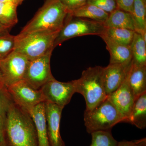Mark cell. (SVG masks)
<instances>
[{
	"label": "cell",
	"mask_w": 146,
	"mask_h": 146,
	"mask_svg": "<svg viewBox=\"0 0 146 146\" xmlns=\"http://www.w3.org/2000/svg\"><path fill=\"white\" fill-rule=\"evenodd\" d=\"M15 35L9 33L0 35V59L7 56L14 51Z\"/></svg>",
	"instance_id": "cell-26"
},
{
	"label": "cell",
	"mask_w": 146,
	"mask_h": 146,
	"mask_svg": "<svg viewBox=\"0 0 146 146\" xmlns=\"http://www.w3.org/2000/svg\"><path fill=\"white\" fill-rule=\"evenodd\" d=\"M69 13L59 0H46L18 35L41 31L59 32Z\"/></svg>",
	"instance_id": "cell-2"
},
{
	"label": "cell",
	"mask_w": 146,
	"mask_h": 146,
	"mask_svg": "<svg viewBox=\"0 0 146 146\" xmlns=\"http://www.w3.org/2000/svg\"><path fill=\"white\" fill-rule=\"evenodd\" d=\"M104 25L106 28L127 29L135 31L132 14L119 8L110 13Z\"/></svg>",
	"instance_id": "cell-17"
},
{
	"label": "cell",
	"mask_w": 146,
	"mask_h": 146,
	"mask_svg": "<svg viewBox=\"0 0 146 146\" xmlns=\"http://www.w3.org/2000/svg\"><path fill=\"white\" fill-rule=\"evenodd\" d=\"M136 31L131 30L115 28H106V36L120 44L131 46Z\"/></svg>",
	"instance_id": "cell-22"
},
{
	"label": "cell",
	"mask_w": 146,
	"mask_h": 146,
	"mask_svg": "<svg viewBox=\"0 0 146 146\" xmlns=\"http://www.w3.org/2000/svg\"><path fill=\"white\" fill-rule=\"evenodd\" d=\"M59 32H35L15 35L14 51L25 56L29 60L41 57L54 48V42Z\"/></svg>",
	"instance_id": "cell-4"
},
{
	"label": "cell",
	"mask_w": 146,
	"mask_h": 146,
	"mask_svg": "<svg viewBox=\"0 0 146 146\" xmlns=\"http://www.w3.org/2000/svg\"><path fill=\"white\" fill-rule=\"evenodd\" d=\"M131 47L132 64L136 66H146L145 38L142 35L136 32Z\"/></svg>",
	"instance_id": "cell-20"
},
{
	"label": "cell",
	"mask_w": 146,
	"mask_h": 146,
	"mask_svg": "<svg viewBox=\"0 0 146 146\" xmlns=\"http://www.w3.org/2000/svg\"><path fill=\"white\" fill-rule=\"evenodd\" d=\"M100 36L106 44V48L110 54L109 64L128 63L132 61L131 46L118 44L104 35Z\"/></svg>",
	"instance_id": "cell-15"
},
{
	"label": "cell",
	"mask_w": 146,
	"mask_h": 146,
	"mask_svg": "<svg viewBox=\"0 0 146 146\" xmlns=\"http://www.w3.org/2000/svg\"><path fill=\"white\" fill-rule=\"evenodd\" d=\"M10 28L3 25L0 23V35L4 34V33H8L9 30Z\"/></svg>",
	"instance_id": "cell-32"
},
{
	"label": "cell",
	"mask_w": 146,
	"mask_h": 146,
	"mask_svg": "<svg viewBox=\"0 0 146 146\" xmlns=\"http://www.w3.org/2000/svg\"><path fill=\"white\" fill-rule=\"evenodd\" d=\"M90 146H117L118 142L113 137L111 130L100 131L91 133Z\"/></svg>",
	"instance_id": "cell-25"
},
{
	"label": "cell",
	"mask_w": 146,
	"mask_h": 146,
	"mask_svg": "<svg viewBox=\"0 0 146 146\" xmlns=\"http://www.w3.org/2000/svg\"><path fill=\"white\" fill-rule=\"evenodd\" d=\"M5 86L3 80L2 75L0 71V89L5 88Z\"/></svg>",
	"instance_id": "cell-33"
},
{
	"label": "cell",
	"mask_w": 146,
	"mask_h": 146,
	"mask_svg": "<svg viewBox=\"0 0 146 146\" xmlns=\"http://www.w3.org/2000/svg\"><path fill=\"white\" fill-rule=\"evenodd\" d=\"M18 6L11 3H0V23L11 28L18 23Z\"/></svg>",
	"instance_id": "cell-24"
},
{
	"label": "cell",
	"mask_w": 146,
	"mask_h": 146,
	"mask_svg": "<svg viewBox=\"0 0 146 146\" xmlns=\"http://www.w3.org/2000/svg\"><path fill=\"white\" fill-rule=\"evenodd\" d=\"M104 24L86 18L74 17L68 14L63 27L58 33L54 48L68 39L86 35L100 36L104 33Z\"/></svg>",
	"instance_id": "cell-6"
},
{
	"label": "cell",
	"mask_w": 146,
	"mask_h": 146,
	"mask_svg": "<svg viewBox=\"0 0 146 146\" xmlns=\"http://www.w3.org/2000/svg\"><path fill=\"white\" fill-rule=\"evenodd\" d=\"M39 90L45 102L54 104L63 108L70 102L76 93L74 80L63 82L55 78L48 82Z\"/></svg>",
	"instance_id": "cell-9"
},
{
	"label": "cell",
	"mask_w": 146,
	"mask_h": 146,
	"mask_svg": "<svg viewBox=\"0 0 146 146\" xmlns=\"http://www.w3.org/2000/svg\"><path fill=\"white\" fill-rule=\"evenodd\" d=\"M3 146H38L37 133L31 117L13 100L7 112Z\"/></svg>",
	"instance_id": "cell-1"
},
{
	"label": "cell",
	"mask_w": 146,
	"mask_h": 146,
	"mask_svg": "<svg viewBox=\"0 0 146 146\" xmlns=\"http://www.w3.org/2000/svg\"><path fill=\"white\" fill-rule=\"evenodd\" d=\"M104 67H89L81 77L74 80L76 93L81 94L86 102L85 111H90L107 98L103 79Z\"/></svg>",
	"instance_id": "cell-3"
},
{
	"label": "cell",
	"mask_w": 146,
	"mask_h": 146,
	"mask_svg": "<svg viewBox=\"0 0 146 146\" xmlns=\"http://www.w3.org/2000/svg\"><path fill=\"white\" fill-rule=\"evenodd\" d=\"M34 122L38 146H50L47 133V127L44 102L36 105L27 110Z\"/></svg>",
	"instance_id": "cell-14"
},
{
	"label": "cell",
	"mask_w": 146,
	"mask_h": 146,
	"mask_svg": "<svg viewBox=\"0 0 146 146\" xmlns=\"http://www.w3.org/2000/svg\"><path fill=\"white\" fill-rule=\"evenodd\" d=\"M128 80L136 100L146 92V66H136L132 63Z\"/></svg>",
	"instance_id": "cell-16"
},
{
	"label": "cell",
	"mask_w": 146,
	"mask_h": 146,
	"mask_svg": "<svg viewBox=\"0 0 146 146\" xmlns=\"http://www.w3.org/2000/svg\"><path fill=\"white\" fill-rule=\"evenodd\" d=\"M127 123L140 129L146 127V92L135 100Z\"/></svg>",
	"instance_id": "cell-18"
},
{
	"label": "cell",
	"mask_w": 146,
	"mask_h": 146,
	"mask_svg": "<svg viewBox=\"0 0 146 146\" xmlns=\"http://www.w3.org/2000/svg\"><path fill=\"white\" fill-rule=\"evenodd\" d=\"M84 125L87 132L111 130L119 123L124 122V119L108 98L90 111H84Z\"/></svg>",
	"instance_id": "cell-5"
},
{
	"label": "cell",
	"mask_w": 146,
	"mask_h": 146,
	"mask_svg": "<svg viewBox=\"0 0 146 146\" xmlns=\"http://www.w3.org/2000/svg\"><path fill=\"white\" fill-rule=\"evenodd\" d=\"M117 146H146V138L131 141H123L118 142Z\"/></svg>",
	"instance_id": "cell-30"
},
{
	"label": "cell",
	"mask_w": 146,
	"mask_h": 146,
	"mask_svg": "<svg viewBox=\"0 0 146 146\" xmlns=\"http://www.w3.org/2000/svg\"><path fill=\"white\" fill-rule=\"evenodd\" d=\"M87 3L96 6L109 14L118 9L116 0H87Z\"/></svg>",
	"instance_id": "cell-27"
},
{
	"label": "cell",
	"mask_w": 146,
	"mask_h": 146,
	"mask_svg": "<svg viewBox=\"0 0 146 146\" xmlns=\"http://www.w3.org/2000/svg\"><path fill=\"white\" fill-rule=\"evenodd\" d=\"M47 133L50 146H66L60 133V122L62 108L44 102Z\"/></svg>",
	"instance_id": "cell-12"
},
{
	"label": "cell",
	"mask_w": 146,
	"mask_h": 146,
	"mask_svg": "<svg viewBox=\"0 0 146 146\" xmlns=\"http://www.w3.org/2000/svg\"><path fill=\"white\" fill-rule=\"evenodd\" d=\"M135 0H116L118 8L129 13H132Z\"/></svg>",
	"instance_id": "cell-29"
},
{
	"label": "cell",
	"mask_w": 146,
	"mask_h": 146,
	"mask_svg": "<svg viewBox=\"0 0 146 146\" xmlns=\"http://www.w3.org/2000/svg\"><path fill=\"white\" fill-rule=\"evenodd\" d=\"M25 0H0V3H11L18 6L20 5Z\"/></svg>",
	"instance_id": "cell-31"
},
{
	"label": "cell",
	"mask_w": 146,
	"mask_h": 146,
	"mask_svg": "<svg viewBox=\"0 0 146 146\" xmlns=\"http://www.w3.org/2000/svg\"><path fill=\"white\" fill-rule=\"evenodd\" d=\"M7 89L13 101L26 111L45 102L40 90L34 89L24 80L7 87Z\"/></svg>",
	"instance_id": "cell-10"
},
{
	"label": "cell",
	"mask_w": 146,
	"mask_h": 146,
	"mask_svg": "<svg viewBox=\"0 0 146 146\" xmlns=\"http://www.w3.org/2000/svg\"><path fill=\"white\" fill-rule=\"evenodd\" d=\"M53 50L41 57L29 60L24 80L36 90H39L48 82L54 78L50 68Z\"/></svg>",
	"instance_id": "cell-7"
},
{
	"label": "cell",
	"mask_w": 146,
	"mask_h": 146,
	"mask_svg": "<svg viewBox=\"0 0 146 146\" xmlns=\"http://www.w3.org/2000/svg\"><path fill=\"white\" fill-rule=\"evenodd\" d=\"M70 13L87 3V0H59Z\"/></svg>",
	"instance_id": "cell-28"
},
{
	"label": "cell",
	"mask_w": 146,
	"mask_h": 146,
	"mask_svg": "<svg viewBox=\"0 0 146 146\" xmlns=\"http://www.w3.org/2000/svg\"><path fill=\"white\" fill-rule=\"evenodd\" d=\"M74 17L86 18L104 24L109 14L104 11L90 4L86 3L70 13Z\"/></svg>",
	"instance_id": "cell-19"
},
{
	"label": "cell",
	"mask_w": 146,
	"mask_h": 146,
	"mask_svg": "<svg viewBox=\"0 0 146 146\" xmlns=\"http://www.w3.org/2000/svg\"><path fill=\"white\" fill-rule=\"evenodd\" d=\"M135 31L146 39V0H135L132 13Z\"/></svg>",
	"instance_id": "cell-21"
},
{
	"label": "cell",
	"mask_w": 146,
	"mask_h": 146,
	"mask_svg": "<svg viewBox=\"0 0 146 146\" xmlns=\"http://www.w3.org/2000/svg\"><path fill=\"white\" fill-rule=\"evenodd\" d=\"M128 76V75L116 91L108 96L110 100L124 119V122H127L136 100L129 86Z\"/></svg>",
	"instance_id": "cell-13"
},
{
	"label": "cell",
	"mask_w": 146,
	"mask_h": 146,
	"mask_svg": "<svg viewBox=\"0 0 146 146\" xmlns=\"http://www.w3.org/2000/svg\"><path fill=\"white\" fill-rule=\"evenodd\" d=\"M131 65L132 61L128 63L109 64L104 68L103 79L107 96L123 83L128 75Z\"/></svg>",
	"instance_id": "cell-11"
},
{
	"label": "cell",
	"mask_w": 146,
	"mask_h": 146,
	"mask_svg": "<svg viewBox=\"0 0 146 146\" xmlns=\"http://www.w3.org/2000/svg\"><path fill=\"white\" fill-rule=\"evenodd\" d=\"M13 101L6 87L0 89V146H3V136L9 108Z\"/></svg>",
	"instance_id": "cell-23"
},
{
	"label": "cell",
	"mask_w": 146,
	"mask_h": 146,
	"mask_svg": "<svg viewBox=\"0 0 146 146\" xmlns=\"http://www.w3.org/2000/svg\"><path fill=\"white\" fill-rule=\"evenodd\" d=\"M29 62L25 56L15 51L0 59V71L6 88L24 79Z\"/></svg>",
	"instance_id": "cell-8"
}]
</instances>
